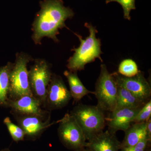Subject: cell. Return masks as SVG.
<instances>
[{
	"mask_svg": "<svg viewBox=\"0 0 151 151\" xmlns=\"http://www.w3.org/2000/svg\"><path fill=\"white\" fill-rule=\"evenodd\" d=\"M113 74L118 85L127 89L145 104L150 100V85L143 72L139 70L137 75L131 77H126L118 73Z\"/></svg>",
	"mask_w": 151,
	"mask_h": 151,
	"instance_id": "8",
	"label": "cell"
},
{
	"mask_svg": "<svg viewBox=\"0 0 151 151\" xmlns=\"http://www.w3.org/2000/svg\"><path fill=\"white\" fill-rule=\"evenodd\" d=\"M86 147L92 151H119L121 143L115 133L107 131L101 132L88 140Z\"/></svg>",
	"mask_w": 151,
	"mask_h": 151,
	"instance_id": "13",
	"label": "cell"
},
{
	"mask_svg": "<svg viewBox=\"0 0 151 151\" xmlns=\"http://www.w3.org/2000/svg\"><path fill=\"white\" fill-rule=\"evenodd\" d=\"M40 4V10L32 24L33 40L35 44H40L42 39L47 37L58 42L59 29L66 27L65 21L72 18L74 12L64 5L62 0H42Z\"/></svg>",
	"mask_w": 151,
	"mask_h": 151,
	"instance_id": "1",
	"label": "cell"
},
{
	"mask_svg": "<svg viewBox=\"0 0 151 151\" xmlns=\"http://www.w3.org/2000/svg\"><path fill=\"white\" fill-rule=\"evenodd\" d=\"M80 151H92L90 150V149L88 148L87 147H85L84 148L82 149V150H81Z\"/></svg>",
	"mask_w": 151,
	"mask_h": 151,
	"instance_id": "24",
	"label": "cell"
},
{
	"mask_svg": "<svg viewBox=\"0 0 151 151\" xmlns=\"http://www.w3.org/2000/svg\"><path fill=\"white\" fill-rule=\"evenodd\" d=\"M149 142L148 139L146 138L135 145L120 149V151H145Z\"/></svg>",
	"mask_w": 151,
	"mask_h": 151,
	"instance_id": "22",
	"label": "cell"
},
{
	"mask_svg": "<svg viewBox=\"0 0 151 151\" xmlns=\"http://www.w3.org/2000/svg\"><path fill=\"white\" fill-rule=\"evenodd\" d=\"M151 101L150 100L142 107L135 117L133 122L140 123L147 122L151 118Z\"/></svg>",
	"mask_w": 151,
	"mask_h": 151,
	"instance_id": "21",
	"label": "cell"
},
{
	"mask_svg": "<svg viewBox=\"0 0 151 151\" xmlns=\"http://www.w3.org/2000/svg\"><path fill=\"white\" fill-rule=\"evenodd\" d=\"M4 123L6 126L11 137L14 142L22 141L25 137L22 129L12 122L9 117H6L4 120Z\"/></svg>",
	"mask_w": 151,
	"mask_h": 151,
	"instance_id": "19",
	"label": "cell"
},
{
	"mask_svg": "<svg viewBox=\"0 0 151 151\" xmlns=\"http://www.w3.org/2000/svg\"><path fill=\"white\" fill-rule=\"evenodd\" d=\"M72 98L64 81L59 76L52 74L47 90L46 100L50 109H60L68 104Z\"/></svg>",
	"mask_w": 151,
	"mask_h": 151,
	"instance_id": "9",
	"label": "cell"
},
{
	"mask_svg": "<svg viewBox=\"0 0 151 151\" xmlns=\"http://www.w3.org/2000/svg\"><path fill=\"white\" fill-rule=\"evenodd\" d=\"M146 138H147L146 122L135 123L125 131V137L124 140L121 143L120 149L135 145Z\"/></svg>",
	"mask_w": 151,
	"mask_h": 151,
	"instance_id": "14",
	"label": "cell"
},
{
	"mask_svg": "<svg viewBox=\"0 0 151 151\" xmlns=\"http://www.w3.org/2000/svg\"><path fill=\"white\" fill-rule=\"evenodd\" d=\"M85 26L88 30L89 35L85 39L77 34L75 33L80 41V46L74 48V54L68 60L67 68L70 71L76 72L84 70L85 65L93 62L96 58H99L103 61L100 55L101 42L100 39L96 37L97 33L96 27L92 24L86 23Z\"/></svg>",
	"mask_w": 151,
	"mask_h": 151,
	"instance_id": "2",
	"label": "cell"
},
{
	"mask_svg": "<svg viewBox=\"0 0 151 151\" xmlns=\"http://www.w3.org/2000/svg\"><path fill=\"white\" fill-rule=\"evenodd\" d=\"M117 89L118 84L113 73L108 72L105 64H102L94 92L97 100V107L103 111L111 112L115 110Z\"/></svg>",
	"mask_w": 151,
	"mask_h": 151,
	"instance_id": "5",
	"label": "cell"
},
{
	"mask_svg": "<svg viewBox=\"0 0 151 151\" xmlns=\"http://www.w3.org/2000/svg\"><path fill=\"white\" fill-rule=\"evenodd\" d=\"M57 123H59L58 137L64 147L73 151H80L87 147L88 142L83 131L70 114L66 113Z\"/></svg>",
	"mask_w": 151,
	"mask_h": 151,
	"instance_id": "6",
	"label": "cell"
},
{
	"mask_svg": "<svg viewBox=\"0 0 151 151\" xmlns=\"http://www.w3.org/2000/svg\"><path fill=\"white\" fill-rule=\"evenodd\" d=\"M142 108H116L111 112L105 118L110 132L115 133L119 130L127 131Z\"/></svg>",
	"mask_w": 151,
	"mask_h": 151,
	"instance_id": "10",
	"label": "cell"
},
{
	"mask_svg": "<svg viewBox=\"0 0 151 151\" xmlns=\"http://www.w3.org/2000/svg\"><path fill=\"white\" fill-rule=\"evenodd\" d=\"M137 63L133 60H124L119 64L118 73L123 76L131 77L137 75L139 73Z\"/></svg>",
	"mask_w": 151,
	"mask_h": 151,
	"instance_id": "18",
	"label": "cell"
},
{
	"mask_svg": "<svg viewBox=\"0 0 151 151\" xmlns=\"http://www.w3.org/2000/svg\"><path fill=\"white\" fill-rule=\"evenodd\" d=\"M28 76L33 95L45 104L47 90L52 76L49 64L45 60H35L28 71Z\"/></svg>",
	"mask_w": 151,
	"mask_h": 151,
	"instance_id": "7",
	"label": "cell"
},
{
	"mask_svg": "<svg viewBox=\"0 0 151 151\" xmlns=\"http://www.w3.org/2000/svg\"><path fill=\"white\" fill-rule=\"evenodd\" d=\"M0 151H11L10 150H8V149H5V150H0Z\"/></svg>",
	"mask_w": 151,
	"mask_h": 151,
	"instance_id": "25",
	"label": "cell"
},
{
	"mask_svg": "<svg viewBox=\"0 0 151 151\" xmlns=\"http://www.w3.org/2000/svg\"><path fill=\"white\" fill-rule=\"evenodd\" d=\"M42 103L34 96L24 95L16 99L9 100L7 105L19 115H35L45 118V111L42 108Z\"/></svg>",
	"mask_w": 151,
	"mask_h": 151,
	"instance_id": "11",
	"label": "cell"
},
{
	"mask_svg": "<svg viewBox=\"0 0 151 151\" xmlns=\"http://www.w3.org/2000/svg\"><path fill=\"white\" fill-rule=\"evenodd\" d=\"M116 2L122 5L124 11V18L130 20V12L132 10L136 9L135 0H106V4Z\"/></svg>",
	"mask_w": 151,
	"mask_h": 151,
	"instance_id": "20",
	"label": "cell"
},
{
	"mask_svg": "<svg viewBox=\"0 0 151 151\" xmlns=\"http://www.w3.org/2000/svg\"><path fill=\"white\" fill-rule=\"evenodd\" d=\"M28 54L21 52L17 54L15 62L10 73L9 95L11 100H16L24 95L33 96L29 80L28 63L32 60Z\"/></svg>",
	"mask_w": 151,
	"mask_h": 151,
	"instance_id": "4",
	"label": "cell"
},
{
	"mask_svg": "<svg viewBox=\"0 0 151 151\" xmlns=\"http://www.w3.org/2000/svg\"><path fill=\"white\" fill-rule=\"evenodd\" d=\"M64 75L67 78L70 88L69 91L75 102H78L87 94H94V92L88 90L83 85L78 78L77 72L65 70Z\"/></svg>",
	"mask_w": 151,
	"mask_h": 151,
	"instance_id": "15",
	"label": "cell"
},
{
	"mask_svg": "<svg viewBox=\"0 0 151 151\" xmlns=\"http://www.w3.org/2000/svg\"><path fill=\"white\" fill-rule=\"evenodd\" d=\"M146 132L147 137L150 142L151 139V118L146 122Z\"/></svg>",
	"mask_w": 151,
	"mask_h": 151,
	"instance_id": "23",
	"label": "cell"
},
{
	"mask_svg": "<svg viewBox=\"0 0 151 151\" xmlns=\"http://www.w3.org/2000/svg\"><path fill=\"white\" fill-rule=\"evenodd\" d=\"M84 133L86 140L103 132L105 125L103 111L97 106L80 104L70 113Z\"/></svg>",
	"mask_w": 151,
	"mask_h": 151,
	"instance_id": "3",
	"label": "cell"
},
{
	"mask_svg": "<svg viewBox=\"0 0 151 151\" xmlns=\"http://www.w3.org/2000/svg\"><path fill=\"white\" fill-rule=\"evenodd\" d=\"M44 118L35 115H19L16 116L17 122L27 137L35 139L45 130L53 124L49 120L44 122Z\"/></svg>",
	"mask_w": 151,
	"mask_h": 151,
	"instance_id": "12",
	"label": "cell"
},
{
	"mask_svg": "<svg viewBox=\"0 0 151 151\" xmlns=\"http://www.w3.org/2000/svg\"><path fill=\"white\" fill-rule=\"evenodd\" d=\"M14 63L9 62L0 67V105H7L10 87V73Z\"/></svg>",
	"mask_w": 151,
	"mask_h": 151,
	"instance_id": "17",
	"label": "cell"
},
{
	"mask_svg": "<svg viewBox=\"0 0 151 151\" xmlns=\"http://www.w3.org/2000/svg\"><path fill=\"white\" fill-rule=\"evenodd\" d=\"M145 104L129 91L118 85L117 102L115 109L140 108L142 107Z\"/></svg>",
	"mask_w": 151,
	"mask_h": 151,
	"instance_id": "16",
	"label": "cell"
}]
</instances>
